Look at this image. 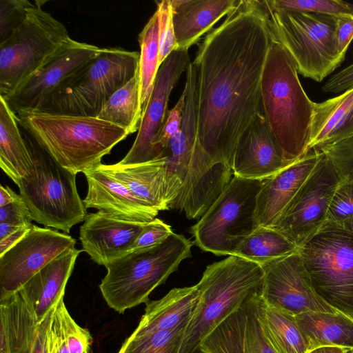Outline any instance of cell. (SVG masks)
I'll return each instance as SVG.
<instances>
[{
	"label": "cell",
	"instance_id": "30",
	"mask_svg": "<svg viewBox=\"0 0 353 353\" xmlns=\"http://www.w3.org/2000/svg\"><path fill=\"white\" fill-rule=\"evenodd\" d=\"M142 115L138 72L109 98L97 118L123 128L132 134L139 130Z\"/></svg>",
	"mask_w": 353,
	"mask_h": 353
},
{
	"label": "cell",
	"instance_id": "26",
	"mask_svg": "<svg viewBox=\"0 0 353 353\" xmlns=\"http://www.w3.org/2000/svg\"><path fill=\"white\" fill-rule=\"evenodd\" d=\"M199 300L196 285L175 288L161 299L149 300L137 328L131 334L139 335L164 331L190 320Z\"/></svg>",
	"mask_w": 353,
	"mask_h": 353
},
{
	"label": "cell",
	"instance_id": "9",
	"mask_svg": "<svg viewBox=\"0 0 353 353\" xmlns=\"http://www.w3.org/2000/svg\"><path fill=\"white\" fill-rule=\"evenodd\" d=\"M28 147L33 165L18 185L19 194L32 221L68 234L88 215L77 191V174L62 167L39 145Z\"/></svg>",
	"mask_w": 353,
	"mask_h": 353
},
{
	"label": "cell",
	"instance_id": "48",
	"mask_svg": "<svg viewBox=\"0 0 353 353\" xmlns=\"http://www.w3.org/2000/svg\"><path fill=\"white\" fill-rule=\"evenodd\" d=\"M31 227L22 228L1 240L0 256L17 243L28 232Z\"/></svg>",
	"mask_w": 353,
	"mask_h": 353
},
{
	"label": "cell",
	"instance_id": "28",
	"mask_svg": "<svg viewBox=\"0 0 353 353\" xmlns=\"http://www.w3.org/2000/svg\"><path fill=\"white\" fill-rule=\"evenodd\" d=\"M17 117L0 97V167L17 185L32 168V157L19 127Z\"/></svg>",
	"mask_w": 353,
	"mask_h": 353
},
{
	"label": "cell",
	"instance_id": "4",
	"mask_svg": "<svg viewBox=\"0 0 353 353\" xmlns=\"http://www.w3.org/2000/svg\"><path fill=\"white\" fill-rule=\"evenodd\" d=\"M18 123L57 163L77 174L101 164L129 132L97 117L37 110L17 114Z\"/></svg>",
	"mask_w": 353,
	"mask_h": 353
},
{
	"label": "cell",
	"instance_id": "38",
	"mask_svg": "<svg viewBox=\"0 0 353 353\" xmlns=\"http://www.w3.org/2000/svg\"><path fill=\"white\" fill-rule=\"evenodd\" d=\"M353 215V176L341 178L332 198L327 221L340 223Z\"/></svg>",
	"mask_w": 353,
	"mask_h": 353
},
{
	"label": "cell",
	"instance_id": "49",
	"mask_svg": "<svg viewBox=\"0 0 353 353\" xmlns=\"http://www.w3.org/2000/svg\"><path fill=\"white\" fill-rule=\"evenodd\" d=\"M20 197L8 186L0 185V206L14 202Z\"/></svg>",
	"mask_w": 353,
	"mask_h": 353
},
{
	"label": "cell",
	"instance_id": "24",
	"mask_svg": "<svg viewBox=\"0 0 353 353\" xmlns=\"http://www.w3.org/2000/svg\"><path fill=\"white\" fill-rule=\"evenodd\" d=\"M239 0H171L172 22L180 49L196 43Z\"/></svg>",
	"mask_w": 353,
	"mask_h": 353
},
{
	"label": "cell",
	"instance_id": "45",
	"mask_svg": "<svg viewBox=\"0 0 353 353\" xmlns=\"http://www.w3.org/2000/svg\"><path fill=\"white\" fill-rule=\"evenodd\" d=\"M353 88V63L331 76L322 86L325 93H343Z\"/></svg>",
	"mask_w": 353,
	"mask_h": 353
},
{
	"label": "cell",
	"instance_id": "20",
	"mask_svg": "<svg viewBox=\"0 0 353 353\" xmlns=\"http://www.w3.org/2000/svg\"><path fill=\"white\" fill-rule=\"evenodd\" d=\"M145 223L130 221L102 211L88 214L80 227L82 251L106 267L130 250Z\"/></svg>",
	"mask_w": 353,
	"mask_h": 353
},
{
	"label": "cell",
	"instance_id": "36",
	"mask_svg": "<svg viewBox=\"0 0 353 353\" xmlns=\"http://www.w3.org/2000/svg\"><path fill=\"white\" fill-rule=\"evenodd\" d=\"M60 316L70 353H90L92 337L90 332L80 325L70 316L63 300L56 307Z\"/></svg>",
	"mask_w": 353,
	"mask_h": 353
},
{
	"label": "cell",
	"instance_id": "21",
	"mask_svg": "<svg viewBox=\"0 0 353 353\" xmlns=\"http://www.w3.org/2000/svg\"><path fill=\"white\" fill-rule=\"evenodd\" d=\"M321 152L315 148L264 179L257 196L256 217L259 226L273 228L284 210L317 165Z\"/></svg>",
	"mask_w": 353,
	"mask_h": 353
},
{
	"label": "cell",
	"instance_id": "42",
	"mask_svg": "<svg viewBox=\"0 0 353 353\" xmlns=\"http://www.w3.org/2000/svg\"><path fill=\"white\" fill-rule=\"evenodd\" d=\"M185 94L183 91L174 107L169 110L167 119L157 142V145L161 152L166 148L170 139L179 129L185 108Z\"/></svg>",
	"mask_w": 353,
	"mask_h": 353
},
{
	"label": "cell",
	"instance_id": "17",
	"mask_svg": "<svg viewBox=\"0 0 353 353\" xmlns=\"http://www.w3.org/2000/svg\"><path fill=\"white\" fill-rule=\"evenodd\" d=\"M101 50V48L70 38L12 92L1 97L16 115L23 111L37 110L66 79Z\"/></svg>",
	"mask_w": 353,
	"mask_h": 353
},
{
	"label": "cell",
	"instance_id": "33",
	"mask_svg": "<svg viewBox=\"0 0 353 353\" xmlns=\"http://www.w3.org/2000/svg\"><path fill=\"white\" fill-rule=\"evenodd\" d=\"M352 105L353 88L323 102L314 103L308 151L331 137Z\"/></svg>",
	"mask_w": 353,
	"mask_h": 353
},
{
	"label": "cell",
	"instance_id": "7",
	"mask_svg": "<svg viewBox=\"0 0 353 353\" xmlns=\"http://www.w3.org/2000/svg\"><path fill=\"white\" fill-rule=\"evenodd\" d=\"M139 57L137 51L102 48L66 79L37 111L97 117L109 98L137 74Z\"/></svg>",
	"mask_w": 353,
	"mask_h": 353
},
{
	"label": "cell",
	"instance_id": "6",
	"mask_svg": "<svg viewBox=\"0 0 353 353\" xmlns=\"http://www.w3.org/2000/svg\"><path fill=\"white\" fill-rule=\"evenodd\" d=\"M260 264L236 255L208 265L196 284L199 300L185 330L179 353H193L225 318L261 290Z\"/></svg>",
	"mask_w": 353,
	"mask_h": 353
},
{
	"label": "cell",
	"instance_id": "54",
	"mask_svg": "<svg viewBox=\"0 0 353 353\" xmlns=\"http://www.w3.org/2000/svg\"><path fill=\"white\" fill-rule=\"evenodd\" d=\"M347 353H353V349H349Z\"/></svg>",
	"mask_w": 353,
	"mask_h": 353
},
{
	"label": "cell",
	"instance_id": "43",
	"mask_svg": "<svg viewBox=\"0 0 353 353\" xmlns=\"http://www.w3.org/2000/svg\"><path fill=\"white\" fill-rule=\"evenodd\" d=\"M335 37L340 57L345 59L349 46L353 39V15L341 14L336 17Z\"/></svg>",
	"mask_w": 353,
	"mask_h": 353
},
{
	"label": "cell",
	"instance_id": "47",
	"mask_svg": "<svg viewBox=\"0 0 353 353\" xmlns=\"http://www.w3.org/2000/svg\"><path fill=\"white\" fill-rule=\"evenodd\" d=\"M352 132H353V105L346 116L344 117L340 125L336 129V130L325 141H332L341 138L351 133Z\"/></svg>",
	"mask_w": 353,
	"mask_h": 353
},
{
	"label": "cell",
	"instance_id": "51",
	"mask_svg": "<svg viewBox=\"0 0 353 353\" xmlns=\"http://www.w3.org/2000/svg\"><path fill=\"white\" fill-rule=\"evenodd\" d=\"M19 229L21 228L12 225L0 223V241Z\"/></svg>",
	"mask_w": 353,
	"mask_h": 353
},
{
	"label": "cell",
	"instance_id": "41",
	"mask_svg": "<svg viewBox=\"0 0 353 353\" xmlns=\"http://www.w3.org/2000/svg\"><path fill=\"white\" fill-rule=\"evenodd\" d=\"M0 223H7L19 228L32 225L29 210L21 195L14 202L0 206Z\"/></svg>",
	"mask_w": 353,
	"mask_h": 353
},
{
	"label": "cell",
	"instance_id": "25",
	"mask_svg": "<svg viewBox=\"0 0 353 353\" xmlns=\"http://www.w3.org/2000/svg\"><path fill=\"white\" fill-rule=\"evenodd\" d=\"M99 166L151 208L159 212L169 210L165 199L164 158L139 164L101 163Z\"/></svg>",
	"mask_w": 353,
	"mask_h": 353
},
{
	"label": "cell",
	"instance_id": "5",
	"mask_svg": "<svg viewBox=\"0 0 353 353\" xmlns=\"http://www.w3.org/2000/svg\"><path fill=\"white\" fill-rule=\"evenodd\" d=\"M188 239L174 232L162 243L129 251L110 263L99 287L108 305L119 314L141 303L192 256Z\"/></svg>",
	"mask_w": 353,
	"mask_h": 353
},
{
	"label": "cell",
	"instance_id": "31",
	"mask_svg": "<svg viewBox=\"0 0 353 353\" xmlns=\"http://www.w3.org/2000/svg\"><path fill=\"white\" fill-rule=\"evenodd\" d=\"M299 250L296 245L275 228L259 226L243 240L233 255L261 265Z\"/></svg>",
	"mask_w": 353,
	"mask_h": 353
},
{
	"label": "cell",
	"instance_id": "1",
	"mask_svg": "<svg viewBox=\"0 0 353 353\" xmlns=\"http://www.w3.org/2000/svg\"><path fill=\"white\" fill-rule=\"evenodd\" d=\"M272 38L255 0H239L207 34L192 63L197 130L214 164L231 168L237 142L261 108V82Z\"/></svg>",
	"mask_w": 353,
	"mask_h": 353
},
{
	"label": "cell",
	"instance_id": "12",
	"mask_svg": "<svg viewBox=\"0 0 353 353\" xmlns=\"http://www.w3.org/2000/svg\"><path fill=\"white\" fill-rule=\"evenodd\" d=\"M36 1L22 23L0 43V97L12 92L70 37L66 27Z\"/></svg>",
	"mask_w": 353,
	"mask_h": 353
},
{
	"label": "cell",
	"instance_id": "50",
	"mask_svg": "<svg viewBox=\"0 0 353 353\" xmlns=\"http://www.w3.org/2000/svg\"><path fill=\"white\" fill-rule=\"evenodd\" d=\"M348 350L336 346H323L310 350L307 353H347Z\"/></svg>",
	"mask_w": 353,
	"mask_h": 353
},
{
	"label": "cell",
	"instance_id": "18",
	"mask_svg": "<svg viewBox=\"0 0 353 353\" xmlns=\"http://www.w3.org/2000/svg\"><path fill=\"white\" fill-rule=\"evenodd\" d=\"M261 290L220 323L201 343L204 353H276L259 319Z\"/></svg>",
	"mask_w": 353,
	"mask_h": 353
},
{
	"label": "cell",
	"instance_id": "8",
	"mask_svg": "<svg viewBox=\"0 0 353 353\" xmlns=\"http://www.w3.org/2000/svg\"><path fill=\"white\" fill-rule=\"evenodd\" d=\"M274 41L282 46L303 77L321 83L344 61L337 50L336 17L279 10L259 1Z\"/></svg>",
	"mask_w": 353,
	"mask_h": 353
},
{
	"label": "cell",
	"instance_id": "44",
	"mask_svg": "<svg viewBox=\"0 0 353 353\" xmlns=\"http://www.w3.org/2000/svg\"><path fill=\"white\" fill-rule=\"evenodd\" d=\"M48 342L50 353H70L62 321L56 309L50 323Z\"/></svg>",
	"mask_w": 353,
	"mask_h": 353
},
{
	"label": "cell",
	"instance_id": "22",
	"mask_svg": "<svg viewBox=\"0 0 353 353\" xmlns=\"http://www.w3.org/2000/svg\"><path fill=\"white\" fill-rule=\"evenodd\" d=\"M99 165L83 172L88 183L87 194L83 200L86 208L135 222L148 223L156 218L159 211L139 199Z\"/></svg>",
	"mask_w": 353,
	"mask_h": 353
},
{
	"label": "cell",
	"instance_id": "52",
	"mask_svg": "<svg viewBox=\"0 0 353 353\" xmlns=\"http://www.w3.org/2000/svg\"><path fill=\"white\" fill-rule=\"evenodd\" d=\"M339 225L345 230L353 232V215L339 223Z\"/></svg>",
	"mask_w": 353,
	"mask_h": 353
},
{
	"label": "cell",
	"instance_id": "27",
	"mask_svg": "<svg viewBox=\"0 0 353 353\" xmlns=\"http://www.w3.org/2000/svg\"><path fill=\"white\" fill-rule=\"evenodd\" d=\"M296 316L309 351L323 346L353 349V319L336 313L307 312Z\"/></svg>",
	"mask_w": 353,
	"mask_h": 353
},
{
	"label": "cell",
	"instance_id": "15",
	"mask_svg": "<svg viewBox=\"0 0 353 353\" xmlns=\"http://www.w3.org/2000/svg\"><path fill=\"white\" fill-rule=\"evenodd\" d=\"M261 266V294L267 305L294 316L307 312H339L316 292L299 251Z\"/></svg>",
	"mask_w": 353,
	"mask_h": 353
},
{
	"label": "cell",
	"instance_id": "16",
	"mask_svg": "<svg viewBox=\"0 0 353 353\" xmlns=\"http://www.w3.org/2000/svg\"><path fill=\"white\" fill-rule=\"evenodd\" d=\"M191 63L188 50L177 49L163 62L143 113L136 139L120 165L146 163L161 159L157 142L168 117L170 93Z\"/></svg>",
	"mask_w": 353,
	"mask_h": 353
},
{
	"label": "cell",
	"instance_id": "53",
	"mask_svg": "<svg viewBox=\"0 0 353 353\" xmlns=\"http://www.w3.org/2000/svg\"><path fill=\"white\" fill-rule=\"evenodd\" d=\"M193 353H204L201 349L199 347L196 350H195Z\"/></svg>",
	"mask_w": 353,
	"mask_h": 353
},
{
	"label": "cell",
	"instance_id": "13",
	"mask_svg": "<svg viewBox=\"0 0 353 353\" xmlns=\"http://www.w3.org/2000/svg\"><path fill=\"white\" fill-rule=\"evenodd\" d=\"M341 179L333 161L321 152L314 170L273 228L299 248L327 221L328 208Z\"/></svg>",
	"mask_w": 353,
	"mask_h": 353
},
{
	"label": "cell",
	"instance_id": "35",
	"mask_svg": "<svg viewBox=\"0 0 353 353\" xmlns=\"http://www.w3.org/2000/svg\"><path fill=\"white\" fill-rule=\"evenodd\" d=\"M270 4L279 10L316 13L337 17L353 15V3L340 0H268Z\"/></svg>",
	"mask_w": 353,
	"mask_h": 353
},
{
	"label": "cell",
	"instance_id": "29",
	"mask_svg": "<svg viewBox=\"0 0 353 353\" xmlns=\"http://www.w3.org/2000/svg\"><path fill=\"white\" fill-rule=\"evenodd\" d=\"M259 319L263 332L276 353H307L306 340L296 316L267 305L261 297Z\"/></svg>",
	"mask_w": 353,
	"mask_h": 353
},
{
	"label": "cell",
	"instance_id": "37",
	"mask_svg": "<svg viewBox=\"0 0 353 353\" xmlns=\"http://www.w3.org/2000/svg\"><path fill=\"white\" fill-rule=\"evenodd\" d=\"M157 11L159 25V66L174 50L179 49L172 22L171 0L158 3Z\"/></svg>",
	"mask_w": 353,
	"mask_h": 353
},
{
	"label": "cell",
	"instance_id": "3",
	"mask_svg": "<svg viewBox=\"0 0 353 353\" xmlns=\"http://www.w3.org/2000/svg\"><path fill=\"white\" fill-rule=\"evenodd\" d=\"M261 105L287 165L308 151L314 103L303 90L296 66L272 39L261 82Z\"/></svg>",
	"mask_w": 353,
	"mask_h": 353
},
{
	"label": "cell",
	"instance_id": "46",
	"mask_svg": "<svg viewBox=\"0 0 353 353\" xmlns=\"http://www.w3.org/2000/svg\"><path fill=\"white\" fill-rule=\"evenodd\" d=\"M54 310L43 321L39 323L34 339L28 343L17 353H50L48 333L50 323Z\"/></svg>",
	"mask_w": 353,
	"mask_h": 353
},
{
	"label": "cell",
	"instance_id": "10",
	"mask_svg": "<svg viewBox=\"0 0 353 353\" xmlns=\"http://www.w3.org/2000/svg\"><path fill=\"white\" fill-rule=\"evenodd\" d=\"M299 251L316 292L353 319V232L327 221Z\"/></svg>",
	"mask_w": 353,
	"mask_h": 353
},
{
	"label": "cell",
	"instance_id": "2",
	"mask_svg": "<svg viewBox=\"0 0 353 353\" xmlns=\"http://www.w3.org/2000/svg\"><path fill=\"white\" fill-rule=\"evenodd\" d=\"M185 108L181 126L162 153L165 159L168 207L201 218L232 179L227 164H214L201 147L197 130L196 77L192 63L186 70Z\"/></svg>",
	"mask_w": 353,
	"mask_h": 353
},
{
	"label": "cell",
	"instance_id": "19",
	"mask_svg": "<svg viewBox=\"0 0 353 353\" xmlns=\"http://www.w3.org/2000/svg\"><path fill=\"white\" fill-rule=\"evenodd\" d=\"M286 166L283 151L261 105L237 142L232 166L233 174L244 179L264 180Z\"/></svg>",
	"mask_w": 353,
	"mask_h": 353
},
{
	"label": "cell",
	"instance_id": "39",
	"mask_svg": "<svg viewBox=\"0 0 353 353\" xmlns=\"http://www.w3.org/2000/svg\"><path fill=\"white\" fill-rule=\"evenodd\" d=\"M33 5L28 0L0 1V43L6 40L22 23L28 10Z\"/></svg>",
	"mask_w": 353,
	"mask_h": 353
},
{
	"label": "cell",
	"instance_id": "32",
	"mask_svg": "<svg viewBox=\"0 0 353 353\" xmlns=\"http://www.w3.org/2000/svg\"><path fill=\"white\" fill-rule=\"evenodd\" d=\"M140 46V103L143 113L152 92L159 69V25L156 10L138 36Z\"/></svg>",
	"mask_w": 353,
	"mask_h": 353
},
{
	"label": "cell",
	"instance_id": "34",
	"mask_svg": "<svg viewBox=\"0 0 353 353\" xmlns=\"http://www.w3.org/2000/svg\"><path fill=\"white\" fill-rule=\"evenodd\" d=\"M188 322L168 330L130 334L118 353H179Z\"/></svg>",
	"mask_w": 353,
	"mask_h": 353
},
{
	"label": "cell",
	"instance_id": "23",
	"mask_svg": "<svg viewBox=\"0 0 353 353\" xmlns=\"http://www.w3.org/2000/svg\"><path fill=\"white\" fill-rule=\"evenodd\" d=\"M81 250L68 249L37 272L19 292L40 323L63 300L65 288Z\"/></svg>",
	"mask_w": 353,
	"mask_h": 353
},
{
	"label": "cell",
	"instance_id": "14",
	"mask_svg": "<svg viewBox=\"0 0 353 353\" xmlns=\"http://www.w3.org/2000/svg\"><path fill=\"white\" fill-rule=\"evenodd\" d=\"M75 244L76 239L66 233L32 225L0 256V299L18 292L37 272Z\"/></svg>",
	"mask_w": 353,
	"mask_h": 353
},
{
	"label": "cell",
	"instance_id": "11",
	"mask_svg": "<svg viewBox=\"0 0 353 353\" xmlns=\"http://www.w3.org/2000/svg\"><path fill=\"white\" fill-rule=\"evenodd\" d=\"M263 180L234 175L199 221L190 228L194 243L218 256L233 255L258 227L256 199Z\"/></svg>",
	"mask_w": 353,
	"mask_h": 353
},
{
	"label": "cell",
	"instance_id": "40",
	"mask_svg": "<svg viewBox=\"0 0 353 353\" xmlns=\"http://www.w3.org/2000/svg\"><path fill=\"white\" fill-rule=\"evenodd\" d=\"M172 232L170 225L155 218L145 223L141 233L137 238L130 251L159 244L163 242Z\"/></svg>",
	"mask_w": 353,
	"mask_h": 353
}]
</instances>
